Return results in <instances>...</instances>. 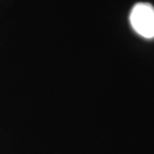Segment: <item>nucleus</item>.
<instances>
[{
  "label": "nucleus",
  "mask_w": 154,
  "mask_h": 154,
  "mask_svg": "<svg viewBox=\"0 0 154 154\" xmlns=\"http://www.w3.org/2000/svg\"><path fill=\"white\" fill-rule=\"evenodd\" d=\"M133 30L146 39L154 38V7L149 3H137L131 9L129 15Z\"/></svg>",
  "instance_id": "obj_1"
}]
</instances>
